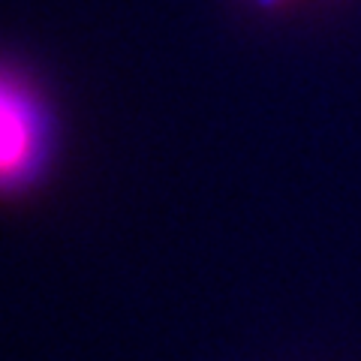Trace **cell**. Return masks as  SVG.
<instances>
[{"instance_id": "1", "label": "cell", "mask_w": 361, "mask_h": 361, "mask_svg": "<svg viewBox=\"0 0 361 361\" xmlns=\"http://www.w3.org/2000/svg\"><path fill=\"white\" fill-rule=\"evenodd\" d=\"M42 118L16 78L0 75V184H16L39 160Z\"/></svg>"}]
</instances>
